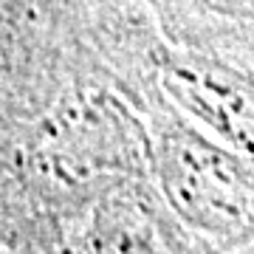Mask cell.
<instances>
[{
    "instance_id": "obj_3",
    "label": "cell",
    "mask_w": 254,
    "mask_h": 254,
    "mask_svg": "<svg viewBox=\"0 0 254 254\" xmlns=\"http://www.w3.org/2000/svg\"><path fill=\"white\" fill-rule=\"evenodd\" d=\"M235 254H254V246H249V249H243V252H235Z\"/></svg>"
},
{
    "instance_id": "obj_2",
    "label": "cell",
    "mask_w": 254,
    "mask_h": 254,
    "mask_svg": "<svg viewBox=\"0 0 254 254\" xmlns=\"http://www.w3.org/2000/svg\"><path fill=\"white\" fill-rule=\"evenodd\" d=\"M6 254H181L138 198L110 192L63 215H28Z\"/></svg>"
},
{
    "instance_id": "obj_1",
    "label": "cell",
    "mask_w": 254,
    "mask_h": 254,
    "mask_svg": "<svg viewBox=\"0 0 254 254\" xmlns=\"http://www.w3.org/2000/svg\"><path fill=\"white\" fill-rule=\"evenodd\" d=\"M155 173L175 215L212 249L229 254L254 237L252 161L167 127L155 147Z\"/></svg>"
}]
</instances>
